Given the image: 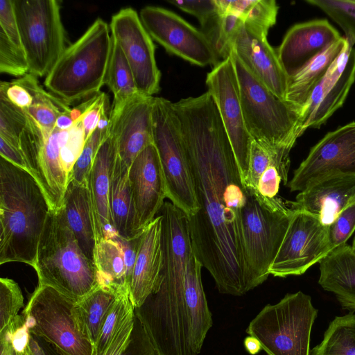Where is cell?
Masks as SVG:
<instances>
[{"label": "cell", "mask_w": 355, "mask_h": 355, "mask_svg": "<svg viewBox=\"0 0 355 355\" xmlns=\"http://www.w3.org/2000/svg\"><path fill=\"white\" fill-rule=\"evenodd\" d=\"M282 178L275 166H270L261 175L257 191L266 198H275L279 191Z\"/></svg>", "instance_id": "obj_49"}, {"label": "cell", "mask_w": 355, "mask_h": 355, "mask_svg": "<svg viewBox=\"0 0 355 355\" xmlns=\"http://www.w3.org/2000/svg\"><path fill=\"white\" fill-rule=\"evenodd\" d=\"M105 85L114 96L110 112L119 111L130 100L141 94L123 51L113 37Z\"/></svg>", "instance_id": "obj_33"}, {"label": "cell", "mask_w": 355, "mask_h": 355, "mask_svg": "<svg viewBox=\"0 0 355 355\" xmlns=\"http://www.w3.org/2000/svg\"><path fill=\"white\" fill-rule=\"evenodd\" d=\"M354 80L355 49L347 42L301 111V135L307 128H319L343 105Z\"/></svg>", "instance_id": "obj_17"}, {"label": "cell", "mask_w": 355, "mask_h": 355, "mask_svg": "<svg viewBox=\"0 0 355 355\" xmlns=\"http://www.w3.org/2000/svg\"><path fill=\"white\" fill-rule=\"evenodd\" d=\"M247 189L241 222L246 277L250 291L269 276L270 267L284 239L293 209L277 196L266 198L257 190Z\"/></svg>", "instance_id": "obj_6"}, {"label": "cell", "mask_w": 355, "mask_h": 355, "mask_svg": "<svg viewBox=\"0 0 355 355\" xmlns=\"http://www.w3.org/2000/svg\"><path fill=\"white\" fill-rule=\"evenodd\" d=\"M162 265V216L159 214L144 230L129 289L135 308L157 287Z\"/></svg>", "instance_id": "obj_24"}, {"label": "cell", "mask_w": 355, "mask_h": 355, "mask_svg": "<svg viewBox=\"0 0 355 355\" xmlns=\"http://www.w3.org/2000/svg\"><path fill=\"white\" fill-rule=\"evenodd\" d=\"M0 355H17L11 340L7 336H0Z\"/></svg>", "instance_id": "obj_54"}, {"label": "cell", "mask_w": 355, "mask_h": 355, "mask_svg": "<svg viewBox=\"0 0 355 355\" xmlns=\"http://www.w3.org/2000/svg\"><path fill=\"white\" fill-rule=\"evenodd\" d=\"M29 73L46 76L67 47L60 2L12 0Z\"/></svg>", "instance_id": "obj_11"}, {"label": "cell", "mask_w": 355, "mask_h": 355, "mask_svg": "<svg viewBox=\"0 0 355 355\" xmlns=\"http://www.w3.org/2000/svg\"><path fill=\"white\" fill-rule=\"evenodd\" d=\"M28 121V115L0 93V138L20 148L19 136Z\"/></svg>", "instance_id": "obj_40"}, {"label": "cell", "mask_w": 355, "mask_h": 355, "mask_svg": "<svg viewBox=\"0 0 355 355\" xmlns=\"http://www.w3.org/2000/svg\"><path fill=\"white\" fill-rule=\"evenodd\" d=\"M311 355H355V312L336 317Z\"/></svg>", "instance_id": "obj_37"}, {"label": "cell", "mask_w": 355, "mask_h": 355, "mask_svg": "<svg viewBox=\"0 0 355 355\" xmlns=\"http://www.w3.org/2000/svg\"><path fill=\"white\" fill-rule=\"evenodd\" d=\"M291 150L285 147L266 146L252 140L245 187L256 190L261 175L270 166H275L277 168L282 181L286 185L288 181Z\"/></svg>", "instance_id": "obj_36"}, {"label": "cell", "mask_w": 355, "mask_h": 355, "mask_svg": "<svg viewBox=\"0 0 355 355\" xmlns=\"http://www.w3.org/2000/svg\"><path fill=\"white\" fill-rule=\"evenodd\" d=\"M232 51L257 79L286 101L288 77L276 51L267 40V34L243 23L233 40Z\"/></svg>", "instance_id": "obj_20"}, {"label": "cell", "mask_w": 355, "mask_h": 355, "mask_svg": "<svg viewBox=\"0 0 355 355\" xmlns=\"http://www.w3.org/2000/svg\"><path fill=\"white\" fill-rule=\"evenodd\" d=\"M0 72L19 77L29 73L12 0H0Z\"/></svg>", "instance_id": "obj_29"}, {"label": "cell", "mask_w": 355, "mask_h": 355, "mask_svg": "<svg viewBox=\"0 0 355 355\" xmlns=\"http://www.w3.org/2000/svg\"><path fill=\"white\" fill-rule=\"evenodd\" d=\"M129 169L117 153L112 172L109 202L113 228L123 237L135 235Z\"/></svg>", "instance_id": "obj_30"}, {"label": "cell", "mask_w": 355, "mask_h": 355, "mask_svg": "<svg viewBox=\"0 0 355 355\" xmlns=\"http://www.w3.org/2000/svg\"><path fill=\"white\" fill-rule=\"evenodd\" d=\"M51 207L36 179L0 158V264L33 266Z\"/></svg>", "instance_id": "obj_3"}, {"label": "cell", "mask_w": 355, "mask_h": 355, "mask_svg": "<svg viewBox=\"0 0 355 355\" xmlns=\"http://www.w3.org/2000/svg\"><path fill=\"white\" fill-rule=\"evenodd\" d=\"M71 110L66 111L60 114L55 122V128L59 130H69L74 125V120L73 119Z\"/></svg>", "instance_id": "obj_52"}, {"label": "cell", "mask_w": 355, "mask_h": 355, "mask_svg": "<svg viewBox=\"0 0 355 355\" xmlns=\"http://www.w3.org/2000/svg\"><path fill=\"white\" fill-rule=\"evenodd\" d=\"M152 125L153 144L165 178L166 198L187 216H193L200 207L173 103L154 97Z\"/></svg>", "instance_id": "obj_10"}, {"label": "cell", "mask_w": 355, "mask_h": 355, "mask_svg": "<svg viewBox=\"0 0 355 355\" xmlns=\"http://www.w3.org/2000/svg\"><path fill=\"white\" fill-rule=\"evenodd\" d=\"M0 155L12 164L30 173L28 166L21 148L8 144L1 138H0Z\"/></svg>", "instance_id": "obj_50"}, {"label": "cell", "mask_w": 355, "mask_h": 355, "mask_svg": "<svg viewBox=\"0 0 355 355\" xmlns=\"http://www.w3.org/2000/svg\"><path fill=\"white\" fill-rule=\"evenodd\" d=\"M293 209L284 239L269 269L274 277L301 275L333 250L328 227L305 211Z\"/></svg>", "instance_id": "obj_12"}, {"label": "cell", "mask_w": 355, "mask_h": 355, "mask_svg": "<svg viewBox=\"0 0 355 355\" xmlns=\"http://www.w3.org/2000/svg\"><path fill=\"white\" fill-rule=\"evenodd\" d=\"M202 267L192 254L184 284L157 286L135 309L159 355H198L201 352L213 324L201 279Z\"/></svg>", "instance_id": "obj_2"}, {"label": "cell", "mask_w": 355, "mask_h": 355, "mask_svg": "<svg viewBox=\"0 0 355 355\" xmlns=\"http://www.w3.org/2000/svg\"><path fill=\"white\" fill-rule=\"evenodd\" d=\"M27 347H28V345H27ZM27 347L24 351L17 352H16L17 355H27Z\"/></svg>", "instance_id": "obj_55"}, {"label": "cell", "mask_w": 355, "mask_h": 355, "mask_svg": "<svg viewBox=\"0 0 355 355\" xmlns=\"http://www.w3.org/2000/svg\"><path fill=\"white\" fill-rule=\"evenodd\" d=\"M65 220L85 254L94 261L97 243L91 196L87 184L69 182L64 196Z\"/></svg>", "instance_id": "obj_26"}, {"label": "cell", "mask_w": 355, "mask_h": 355, "mask_svg": "<svg viewBox=\"0 0 355 355\" xmlns=\"http://www.w3.org/2000/svg\"><path fill=\"white\" fill-rule=\"evenodd\" d=\"M211 95L232 144L244 184L249 171L252 138L245 123L236 73L230 56L218 62L207 75Z\"/></svg>", "instance_id": "obj_15"}, {"label": "cell", "mask_w": 355, "mask_h": 355, "mask_svg": "<svg viewBox=\"0 0 355 355\" xmlns=\"http://www.w3.org/2000/svg\"><path fill=\"white\" fill-rule=\"evenodd\" d=\"M125 289L99 286L76 302L78 316L94 346L105 318L119 293Z\"/></svg>", "instance_id": "obj_32"}, {"label": "cell", "mask_w": 355, "mask_h": 355, "mask_svg": "<svg viewBox=\"0 0 355 355\" xmlns=\"http://www.w3.org/2000/svg\"><path fill=\"white\" fill-rule=\"evenodd\" d=\"M112 44L110 25L100 17L68 46L46 76L45 87L67 104L100 92Z\"/></svg>", "instance_id": "obj_5"}, {"label": "cell", "mask_w": 355, "mask_h": 355, "mask_svg": "<svg viewBox=\"0 0 355 355\" xmlns=\"http://www.w3.org/2000/svg\"><path fill=\"white\" fill-rule=\"evenodd\" d=\"M243 21L232 13L219 14L201 27L220 61L230 57L234 37Z\"/></svg>", "instance_id": "obj_38"}, {"label": "cell", "mask_w": 355, "mask_h": 355, "mask_svg": "<svg viewBox=\"0 0 355 355\" xmlns=\"http://www.w3.org/2000/svg\"><path fill=\"white\" fill-rule=\"evenodd\" d=\"M340 37L327 19H314L292 26L276 50L288 78Z\"/></svg>", "instance_id": "obj_21"}, {"label": "cell", "mask_w": 355, "mask_h": 355, "mask_svg": "<svg viewBox=\"0 0 355 355\" xmlns=\"http://www.w3.org/2000/svg\"><path fill=\"white\" fill-rule=\"evenodd\" d=\"M110 131L96 128L85 141L83 150L74 164L69 177V182L76 184H87L89 175L102 144L110 136Z\"/></svg>", "instance_id": "obj_41"}, {"label": "cell", "mask_w": 355, "mask_h": 355, "mask_svg": "<svg viewBox=\"0 0 355 355\" xmlns=\"http://www.w3.org/2000/svg\"><path fill=\"white\" fill-rule=\"evenodd\" d=\"M355 176V122L328 132L310 150L288 187L301 192L322 180Z\"/></svg>", "instance_id": "obj_13"}, {"label": "cell", "mask_w": 355, "mask_h": 355, "mask_svg": "<svg viewBox=\"0 0 355 355\" xmlns=\"http://www.w3.org/2000/svg\"><path fill=\"white\" fill-rule=\"evenodd\" d=\"M116 155V140L110 133L98 151L87 181L97 243L117 234L112 226L109 202L111 176Z\"/></svg>", "instance_id": "obj_23"}, {"label": "cell", "mask_w": 355, "mask_h": 355, "mask_svg": "<svg viewBox=\"0 0 355 355\" xmlns=\"http://www.w3.org/2000/svg\"><path fill=\"white\" fill-rule=\"evenodd\" d=\"M347 41L341 37L318 55L296 74L288 78L286 101L300 112L315 86L334 60L345 49Z\"/></svg>", "instance_id": "obj_28"}, {"label": "cell", "mask_w": 355, "mask_h": 355, "mask_svg": "<svg viewBox=\"0 0 355 355\" xmlns=\"http://www.w3.org/2000/svg\"><path fill=\"white\" fill-rule=\"evenodd\" d=\"M135 309L129 291L121 292L105 318L93 355H118L126 348L135 326Z\"/></svg>", "instance_id": "obj_27"}, {"label": "cell", "mask_w": 355, "mask_h": 355, "mask_svg": "<svg viewBox=\"0 0 355 355\" xmlns=\"http://www.w3.org/2000/svg\"><path fill=\"white\" fill-rule=\"evenodd\" d=\"M355 200V176H336L319 181L299 192L293 209L305 211L329 227L338 214Z\"/></svg>", "instance_id": "obj_22"}, {"label": "cell", "mask_w": 355, "mask_h": 355, "mask_svg": "<svg viewBox=\"0 0 355 355\" xmlns=\"http://www.w3.org/2000/svg\"><path fill=\"white\" fill-rule=\"evenodd\" d=\"M118 355H159L144 325L137 317L129 343Z\"/></svg>", "instance_id": "obj_45"}, {"label": "cell", "mask_w": 355, "mask_h": 355, "mask_svg": "<svg viewBox=\"0 0 355 355\" xmlns=\"http://www.w3.org/2000/svg\"><path fill=\"white\" fill-rule=\"evenodd\" d=\"M27 355H59L54 348L41 338L30 334Z\"/></svg>", "instance_id": "obj_51"}, {"label": "cell", "mask_w": 355, "mask_h": 355, "mask_svg": "<svg viewBox=\"0 0 355 355\" xmlns=\"http://www.w3.org/2000/svg\"><path fill=\"white\" fill-rule=\"evenodd\" d=\"M143 232L144 230L130 237H123L118 234L112 237L119 243L123 252L126 270V281L129 289Z\"/></svg>", "instance_id": "obj_46"}, {"label": "cell", "mask_w": 355, "mask_h": 355, "mask_svg": "<svg viewBox=\"0 0 355 355\" xmlns=\"http://www.w3.org/2000/svg\"><path fill=\"white\" fill-rule=\"evenodd\" d=\"M354 230L355 200L347 205L328 227L329 240L332 250L346 244Z\"/></svg>", "instance_id": "obj_43"}, {"label": "cell", "mask_w": 355, "mask_h": 355, "mask_svg": "<svg viewBox=\"0 0 355 355\" xmlns=\"http://www.w3.org/2000/svg\"><path fill=\"white\" fill-rule=\"evenodd\" d=\"M244 346L247 352L252 355L258 354L262 349L259 340L251 336H248L245 338Z\"/></svg>", "instance_id": "obj_53"}, {"label": "cell", "mask_w": 355, "mask_h": 355, "mask_svg": "<svg viewBox=\"0 0 355 355\" xmlns=\"http://www.w3.org/2000/svg\"><path fill=\"white\" fill-rule=\"evenodd\" d=\"M168 2L182 11L195 16L201 27L220 14L216 0H173Z\"/></svg>", "instance_id": "obj_44"}, {"label": "cell", "mask_w": 355, "mask_h": 355, "mask_svg": "<svg viewBox=\"0 0 355 355\" xmlns=\"http://www.w3.org/2000/svg\"><path fill=\"white\" fill-rule=\"evenodd\" d=\"M129 179L136 234L154 220L166 198L165 178L154 144L135 159L129 169Z\"/></svg>", "instance_id": "obj_18"}, {"label": "cell", "mask_w": 355, "mask_h": 355, "mask_svg": "<svg viewBox=\"0 0 355 355\" xmlns=\"http://www.w3.org/2000/svg\"><path fill=\"white\" fill-rule=\"evenodd\" d=\"M107 95L103 92L96 94V98L89 108L78 119L81 121L85 141L92 135L97 128L103 107L107 103Z\"/></svg>", "instance_id": "obj_47"}, {"label": "cell", "mask_w": 355, "mask_h": 355, "mask_svg": "<svg viewBox=\"0 0 355 355\" xmlns=\"http://www.w3.org/2000/svg\"><path fill=\"white\" fill-rule=\"evenodd\" d=\"M173 107L200 207L188 216L193 253L220 293L243 295L249 291L241 222L248 189L232 144L208 92Z\"/></svg>", "instance_id": "obj_1"}, {"label": "cell", "mask_w": 355, "mask_h": 355, "mask_svg": "<svg viewBox=\"0 0 355 355\" xmlns=\"http://www.w3.org/2000/svg\"><path fill=\"white\" fill-rule=\"evenodd\" d=\"M318 283L334 293L344 309L355 312V252L347 243L320 262Z\"/></svg>", "instance_id": "obj_25"}, {"label": "cell", "mask_w": 355, "mask_h": 355, "mask_svg": "<svg viewBox=\"0 0 355 355\" xmlns=\"http://www.w3.org/2000/svg\"><path fill=\"white\" fill-rule=\"evenodd\" d=\"M330 17L345 33L348 43L355 44V0H308Z\"/></svg>", "instance_id": "obj_39"}, {"label": "cell", "mask_w": 355, "mask_h": 355, "mask_svg": "<svg viewBox=\"0 0 355 355\" xmlns=\"http://www.w3.org/2000/svg\"><path fill=\"white\" fill-rule=\"evenodd\" d=\"M94 263L101 286L129 291L123 252L114 238L103 239L96 243Z\"/></svg>", "instance_id": "obj_35"}, {"label": "cell", "mask_w": 355, "mask_h": 355, "mask_svg": "<svg viewBox=\"0 0 355 355\" xmlns=\"http://www.w3.org/2000/svg\"><path fill=\"white\" fill-rule=\"evenodd\" d=\"M33 268L38 284L76 302L101 286L96 266L80 247L62 207L49 211Z\"/></svg>", "instance_id": "obj_4"}, {"label": "cell", "mask_w": 355, "mask_h": 355, "mask_svg": "<svg viewBox=\"0 0 355 355\" xmlns=\"http://www.w3.org/2000/svg\"><path fill=\"white\" fill-rule=\"evenodd\" d=\"M220 13L237 15L250 28L268 35L275 24L279 6L274 0H216Z\"/></svg>", "instance_id": "obj_34"}, {"label": "cell", "mask_w": 355, "mask_h": 355, "mask_svg": "<svg viewBox=\"0 0 355 355\" xmlns=\"http://www.w3.org/2000/svg\"><path fill=\"white\" fill-rule=\"evenodd\" d=\"M139 17L151 38L168 53L200 67L220 62L203 32L172 11L147 6Z\"/></svg>", "instance_id": "obj_14"}, {"label": "cell", "mask_w": 355, "mask_h": 355, "mask_svg": "<svg viewBox=\"0 0 355 355\" xmlns=\"http://www.w3.org/2000/svg\"><path fill=\"white\" fill-rule=\"evenodd\" d=\"M154 96L139 94L119 111L110 112V133L117 153L130 167L138 155L153 144L152 112Z\"/></svg>", "instance_id": "obj_19"}, {"label": "cell", "mask_w": 355, "mask_h": 355, "mask_svg": "<svg viewBox=\"0 0 355 355\" xmlns=\"http://www.w3.org/2000/svg\"><path fill=\"white\" fill-rule=\"evenodd\" d=\"M24 306V297L17 282L1 277L0 279V331H3L19 316Z\"/></svg>", "instance_id": "obj_42"}, {"label": "cell", "mask_w": 355, "mask_h": 355, "mask_svg": "<svg viewBox=\"0 0 355 355\" xmlns=\"http://www.w3.org/2000/svg\"><path fill=\"white\" fill-rule=\"evenodd\" d=\"M318 314L309 295L302 291L268 304L250 322L246 332L268 355H310L312 326Z\"/></svg>", "instance_id": "obj_8"}, {"label": "cell", "mask_w": 355, "mask_h": 355, "mask_svg": "<svg viewBox=\"0 0 355 355\" xmlns=\"http://www.w3.org/2000/svg\"><path fill=\"white\" fill-rule=\"evenodd\" d=\"M24 87L32 96L31 105L24 110L40 127L44 136L49 135L55 127L60 114L71 109L60 98L44 90L40 85L37 77L27 73L15 79Z\"/></svg>", "instance_id": "obj_31"}, {"label": "cell", "mask_w": 355, "mask_h": 355, "mask_svg": "<svg viewBox=\"0 0 355 355\" xmlns=\"http://www.w3.org/2000/svg\"><path fill=\"white\" fill-rule=\"evenodd\" d=\"M110 28L130 65L139 92L150 96L157 94L161 72L155 60V46L139 15L130 7L122 8L112 15Z\"/></svg>", "instance_id": "obj_16"}, {"label": "cell", "mask_w": 355, "mask_h": 355, "mask_svg": "<svg viewBox=\"0 0 355 355\" xmlns=\"http://www.w3.org/2000/svg\"><path fill=\"white\" fill-rule=\"evenodd\" d=\"M30 334L59 355H93L94 345L78 316L76 301L38 284L22 313Z\"/></svg>", "instance_id": "obj_9"}, {"label": "cell", "mask_w": 355, "mask_h": 355, "mask_svg": "<svg viewBox=\"0 0 355 355\" xmlns=\"http://www.w3.org/2000/svg\"><path fill=\"white\" fill-rule=\"evenodd\" d=\"M232 60L247 130L253 140L272 147L291 149L301 136L300 112L257 79L234 51Z\"/></svg>", "instance_id": "obj_7"}, {"label": "cell", "mask_w": 355, "mask_h": 355, "mask_svg": "<svg viewBox=\"0 0 355 355\" xmlns=\"http://www.w3.org/2000/svg\"><path fill=\"white\" fill-rule=\"evenodd\" d=\"M0 93L3 94L14 105L26 110L32 103V96L29 92L15 80L10 82L1 81Z\"/></svg>", "instance_id": "obj_48"}]
</instances>
